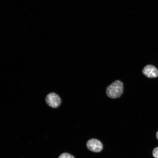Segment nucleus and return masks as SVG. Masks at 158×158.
<instances>
[{
  "label": "nucleus",
  "mask_w": 158,
  "mask_h": 158,
  "mask_svg": "<svg viewBox=\"0 0 158 158\" xmlns=\"http://www.w3.org/2000/svg\"><path fill=\"white\" fill-rule=\"evenodd\" d=\"M87 148L90 150L95 152H99L102 150L103 146L101 142L99 140L91 139L87 141L86 143Z\"/></svg>",
  "instance_id": "nucleus-3"
},
{
  "label": "nucleus",
  "mask_w": 158,
  "mask_h": 158,
  "mask_svg": "<svg viewBox=\"0 0 158 158\" xmlns=\"http://www.w3.org/2000/svg\"><path fill=\"white\" fill-rule=\"evenodd\" d=\"M152 154L155 158H158V147L155 148L153 150Z\"/></svg>",
  "instance_id": "nucleus-6"
},
{
  "label": "nucleus",
  "mask_w": 158,
  "mask_h": 158,
  "mask_svg": "<svg viewBox=\"0 0 158 158\" xmlns=\"http://www.w3.org/2000/svg\"><path fill=\"white\" fill-rule=\"evenodd\" d=\"M58 158H75V157L73 156L69 153H64L61 154Z\"/></svg>",
  "instance_id": "nucleus-5"
},
{
  "label": "nucleus",
  "mask_w": 158,
  "mask_h": 158,
  "mask_svg": "<svg viewBox=\"0 0 158 158\" xmlns=\"http://www.w3.org/2000/svg\"><path fill=\"white\" fill-rule=\"evenodd\" d=\"M45 101L49 106L54 108L58 107L61 102L60 97L54 92L48 94L46 97Z\"/></svg>",
  "instance_id": "nucleus-2"
},
{
  "label": "nucleus",
  "mask_w": 158,
  "mask_h": 158,
  "mask_svg": "<svg viewBox=\"0 0 158 158\" xmlns=\"http://www.w3.org/2000/svg\"><path fill=\"white\" fill-rule=\"evenodd\" d=\"M123 91V85L122 82L116 80L109 85L106 89L107 96L111 99H116L120 97Z\"/></svg>",
  "instance_id": "nucleus-1"
},
{
  "label": "nucleus",
  "mask_w": 158,
  "mask_h": 158,
  "mask_svg": "<svg viewBox=\"0 0 158 158\" xmlns=\"http://www.w3.org/2000/svg\"><path fill=\"white\" fill-rule=\"evenodd\" d=\"M156 137L157 139L158 140V130L157 131L156 133Z\"/></svg>",
  "instance_id": "nucleus-7"
},
{
  "label": "nucleus",
  "mask_w": 158,
  "mask_h": 158,
  "mask_svg": "<svg viewBox=\"0 0 158 158\" xmlns=\"http://www.w3.org/2000/svg\"><path fill=\"white\" fill-rule=\"evenodd\" d=\"M143 74L149 78H156L158 76V70L152 65L146 66L142 70Z\"/></svg>",
  "instance_id": "nucleus-4"
}]
</instances>
